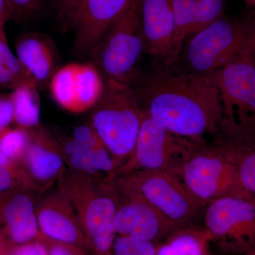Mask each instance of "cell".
<instances>
[{
    "instance_id": "obj_1",
    "label": "cell",
    "mask_w": 255,
    "mask_h": 255,
    "mask_svg": "<svg viewBox=\"0 0 255 255\" xmlns=\"http://www.w3.org/2000/svg\"><path fill=\"white\" fill-rule=\"evenodd\" d=\"M142 111L178 136L214 140L223 112L220 94L211 77L185 73L176 65H154L132 86Z\"/></svg>"
},
{
    "instance_id": "obj_15",
    "label": "cell",
    "mask_w": 255,
    "mask_h": 255,
    "mask_svg": "<svg viewBox=\"0 0 255 255\" xmlns=\"http://www.w3.org/2000/svg\"><path fill=\"white\" fill-rule=\"evenodd\" d=\"M41 195L34 191L21 190L0 198V239L16 247L41 236L36 205Z\"/></svg>"
},
{
    "instance_id": "obj_14",
    "label": "cell",
    "mask_w": 255,
    "mask_h": 255,
    "mask_svg": "<svg viewBox=\"0 0 255 255\" xmlns=\"http://www.w3.org/2000/svg\"><path fill=\"white\" fill-rule=\"evenodd\" d=\"M18 164L33 190L41 194L53 187L66 168L60 142L40 126L32 131L31 144Z\"/></svg>"
},
{
    "instance_id": "obj_20",
    "label": "cell",
    "mask_w": 255,
    "mask_h": 255,
    "mask_svg": "<svg viewBox=\"0 0 255 255\" xmlns=\"http://www.w3.org/2000/svg\"><path fill=\"white\" fill-rule=\"evenodd\" d=\"M227 0H172L175 33L174 51L177 61L188 37L207 27L224 15Z\"/></svg>"
},
{
    "instance_id": "obj_32",
    "label": "cell",
    "mask_w": 255,
    "mask_h": 255,
    "mask_svg": "<svg viewBox=\"0 0 255 255\" xmlns=\"http://www.w3.org/2000/svg\"><path fill=\"white\" fill-rule=\"evenodd\" d=\"M14 121V105L11 96H0V132L9 128Z\"/></svg>"
},
{
    "instance_id": "obj_19",
    "label": "cell",
    "mask_w": 255,
    "mask_h": 255,
    "mask_svg": "<svg viewBox=\"0 0 255 255\" xmlns=\"http://www.w3.org/2000/svg\"><path fill=\"white\" fill-rule=\"evenodd\" d=\"M15 49L23 68L38 88L44 90L57 70L58 53L54 42L45 33L28 32L18 37Z\"/></svg>"
},
{
    "instance_id": "obj_27",
    "label": "cell",
    "mask_w": 255,
    "mask_h": 255,
    "mask_svg": "<svg viewBox=\"0 0 255 255\" xmlns=\"http://www.w3.org/2000/svg\"><path fill=\"white\" fill-rule=\"evenodd\" d=\"M21 190L33 191L21 166L0 152V198Z\"/></svg>"
},
{
    "instance_id": "obj_24",
    "label": "cell",
    "mask_w": 255,
    "mask_h": 255,
    "mask_svg": "<svg viewBox=\"0 0 255 255\" xmlns=\"http://www.w3.org/2000/svg\"><path fill=\"white\" fill-rule=\"evenodd\" d=\"M78 63H71L57 69L50 79V93L64 110L75 114V87Z\"/></svg>"
},
{
    "instance_id": "obj_2",
    "label": "cell",
    "mask_w": 255,
    "mask_h": 255,
    "mask_svg": "<svg viewBox=\"0 0 255 255\" xmlns=\"http://www.w3.org/2000/svg\"><path fill=\"white\" fill-rule=\"evenodd\" d=\"M56 183L76 214L87 246L97 255H113L117 198L110 181L98 180L66 167Z\"/></svg>"
},
{
    "instance_id": "obj_12",
    "label": "cell",
    "mask_w": 255,
    "mask_h": 255,
    "mask_svg": "<svg viewBox=\"0 0 255 255\" xmlns=\"http://www.w3.org/2000/svg\"><path fill=\"white\" fill-rule=\"evenodd\" d=\"M60 145L68 169L98 180H107L115 174L112 155L88 121L75 127Z\"/></svg>"
},
{
    "instance_id": "obj_29",
    "label": "cell",
    "mask_w": 255,
    "mask_h": 255,
    "mask_svg": "<svg viewBox=\"0 0 255 255\" xmlns=\"http://www.w3.org/2000/svg\"><path fill=\"white\" fill-rule=\"evenodd\" d=\"M83 0H55L57 21L60 31L75 30Z\"/></svg>"
},
{
    "instance_id": "obj_37",
    "label": "cell",
    "mask_w": 255,
    "mask_h": 255,
    "mask_svg": "<svg viewBox=\"0 0 255 255\" xmlns=\"http://www.w3.org/2000/svg\"><path fill=\"white\" fill-rule=\"evenodd\" d=\"M6 33L4 31V25L0 23V38H6Z\"/></svg>"
},
{
    "instance_id": "obj_38",
    "label": "cell",
    "mask_w": 255,
    "mask_h": 255,
    "mask_svg": "<svg viewBox=\"0 0 255 255\" xmlns=\"http://www.w3.org/2000/svg\"><path fill=\"white\" fill-rule=\"evenodd\" d=\"M249 6L255 8V0H243Z\"/></svg>"
},
{
    "instance_id": "obj_35",
    "label": "cell",
    "mask_w": 255,
    "mask_h": 255,
    "mask_svg": "<svg viewBox=\"0 0 255 255\" xmlns=\"http://www.w3.org/2000/svg\"><path fill=\"white\" fill-rule=\"evenodd\" d=\"M11 20L14 17L9 3L7 0H0V23L4 25Z\"/></svg>"
},
{
    "instance_id": "obj_9",
    "label": "cell",
    "mask_w": 255,
    "mask_h": 255,
    "mask_svg": "<svg viewBox=\"0 0 255 255\" xmlns=\"http://www.w3.org/2000/svg\"><path fill=\"white\" fill-rule=\"evenodd\" d=\"M194 140L174 135L145 114L131 155L114 176L135 170H159L180 178Z\"/></svg>"
},
{
    "instance_id": "obj_22",
    "label": "cell",
    "mask_w": 255,
    "mask_h": 255,
    "mask_svg": "<svg viewBox=\"0 0 255 255\" xmlns=\"http://www.w3.org/2000/svg\"><path fill=\"white\" fill-rule=\"evenodd\" d=\"M105 80L95 64L78 63L75 87V114L92 110L105 91Z\"/></svg>"
},
{
    "instance_id": "obj_30",
    "label": "cell",
    "mask_w": 255,
    "mask_h": 255,
    "mask_svg": "<svg viewBox=\"0 0 255 255\" xmlns=\"http://www.w3.org/2000/svg\"><path fill=\"white\" fill-rule=\"evenodd\" d=\"M14 14L15 21L28 22L41 12L44 0H7Z\"/></svg>"
},
{
    "instance_id": "obj_6",
    "label": "cell",
    "mask_w": 255,
    "mask_h": 255,
    "mask_svg": "<svg viewBox=\"0 0 255 255\" xmlns=\"http://www.w3.org/2000/svg\"><path fill=\"white\" fill-rule=\"evenodd\" d=\"M124 187L147 201L177 228L196 225L205 205L180 178L164 171L135 170L114 176Z\"/></svg>"
},
{
    "instance_id": "obj_21",
    "label": "cell",
    "mask_w": 255,
    "mask_h": 255,
    "mask_svg": "<svg viewBox=\"0 0 255 255\" xmlns=\"http://www.w3.org/2000/svg\"><path fill=\"white\" fill-rule=\"evenodd\" d=\"M209 235L204 227L191 225L179 228L157 244V255H212Z\"/></svg>"
},
{
    "instance_id": "obj_36",
    "label": "cell",
    "mask_w": 255,
    "mask_h": 255,
    "mask_svg": "<svg viewBox=\"0 0 255 255\" xmlns=\"http://www.w3.org/2000/svg\"><path fill=\"white\" fill-rule=\"evenodd\" d=\"M0 255H14L12 251H8L6 243L0 239Z\"/></svg>"
},
{
    "instance_id": "obj_7",
    "label": "cell",
    "mask_w": 255,
    "mask_h": 255,
    "mask_svg": "<svg viewBox=\"0 0 255 255\" xmlns=\"http://www.w3.org/2000/svg\"><path fill=\"white\" fill-rule=\"evenodd\" d=\"M180 178L191 194L205 206L228 196H252L242 187L228 156L213 141H193Z\"/></svg>"
},
{
    "instance_id": "obj_31",
    "label": "cell",
    "mask_w": 255,
    "mask_h": 255,
    "mask_svg": "<svg viewBox=\"0 0 255 255\" xmlns=\"http://www.w3.org/2000/svg\"><path fill=\"white\" fill-rule=\"evenodd\" d=\"M44 244L48 249V255H84L76 245L67 244L43 237Z\"/></svg>"
},
{
    "instance_id": "obj_13",
    "label": "cell",
    "mask_w": 255,
    "mask_h": 255,
    "mask_svg": "<svg viewBox=\"0 0 255 255\" xmlns=\"http://www.w3.org/2000/svg\"><path fill=\"white\" fill-rule=\"evenodd\" d=\"M140 22L146 54L154 65H173L175 21L172 0H140Z\"/></svg>"
},
{
    "instance_id": "obj_25",
    "label": "cell",
    "mask_w": 255,
    "mask_h": 255,
    "mask_svg": "<svg viewBox=\"0 0 255 255\" xmlns=\"http://www.w3.org/2000/svg\"><path fill=\"white\" fill-rule=\"evenodd\" d=\"M26 85L36 84L10 49L6 37L0 38V87L14 90Z\"/></svg>"
},
{
    "instance_id": "obj_4",
    "label": "cell",
    "mask_w": 255,
    "mask_h": 255,
    "mask_svg": "<svg viewBox=\"0 0 255 255\" xmlns=\"http://www.w3.org/2000/svg\"><path fill=\"white\" fill-rule=\"evenodd\" d=\"M140 0H132L125 14L90 52L92 63L105 78L132 87L140 76L146 54L140 22Z\"/></svg>"
},
{
    "instance_id": "obj_33",
    "label": "cell",
    "mask_w": 255,
    "mask_h": 255,
    "mask_svg": "<svg viewBox=\"0 0 255 255\" xmlns=\"http://www.w3.org/2000/svg\"><path fill=\"white\" fill-rule=\"evenodd\" d=\"M12 251L14 255H48L44 243L36 241L14 247Z\"/></svg>"
},
{
    "instance_id": "obj_8",
    "label": "cell",
    "mask_w": 255,
    "mask_h": 255,
    "mask_svg": "<svg viewBox=\"0 0 255 255\" xmlns=\"http://www.w3.org/2000/svg\"><path fill=\"white\" fill-rule=\"evenodd\" d=\"M203 218V227L223 251L239 253L255 248V196L212 201L205 206Z\"/></svg>"
},
{
    "instance_id": "obj_34",
    "label": "cell",
    "mask_w": 255,
    "mask_h": 255,
    "mask_svg": "<svg viewBox=\"0 0 255 255\" xmlns=\"http://www.w3.org/2000/svg\"><path fill=\"white\" fill-rule=\"evenodd\" d=\"M246 18L248 31L246 51L255 64V11L247 16Z\"/></svg>"
},
{
    "instance_id": "obj_11",
    "label": "cell",
    "mask_w": 255,
    "mask_h": 255,
    "mask_svg": "<svg viewBox=\"0 0 255 255\" xmlns=\"http://www.w3.org/2000/svg\"><path fill=\"white\" fill-rule=\"evenodd\" d=\"M117 198L115 228L119 236L160 243L179 228L174 227L147 201L124 187L117 178L109 179Z\"/></svg>"
},
{
    "instance_id": "obj_26",
    "label": "cell",
    "mask_w": 255,
    "mask_h": 255,
    "mask_svg": "<svg viewBox=\"0 0 255 255\" xmlns=\"http://www.w3.org/2000/svg\"><path fill=\"white\" fill-rule=\"evenodd\" d=\"M32 131L16 127L8 128L0 132V152L10 160L19 164L31 144Z\"/></svg>"
},
{
    "instance_id": "obj_18",
    "label": "cell",
    "mask_w": 255,
    "mask_h": 255,
    "mask_svg": "<svg viewBox=\"0 0 255 255\" xmlns=\"http://www.w3.org/2000/svg\"><path fill=\"white\" fill-rule=\"evenodd\" d=\"M213 142L228 156L244 190L255 196V132L221 120Z\"/></svg>"
},
{
    "instance_id": "obj_23",
    "label": "cell",
    "mask_w": 255,
    "mask_h": 255,
    "mask_svg": "<svg viewBox=\"0 0 255 255\" xmlns=\"http://www.w3.org/2000/svg\"><path fill=\"white\" fill-rule=\"evenodd\" d=\"M36 85L18 87L10 93L14 105V121L16 127L33 130L40 125L41 100Z\"/></svg>"
},
{
    "instance_id": "obj_5",
    "label": "cell",
    "mask_w": 255,
    "mask_h": 255,
    "mask_svg": "<svg viewBox=\"0 0 255 255\" xmlns=\"http://www.w3.org/2000/svg\"><path fill=\"white\" fill-rule=\"evenodd\" d=\"M248 36L246 18L236 20L223 15L188 37L174 65L190 75L210 78L246 50Z\"/></svg>"
},
{
    "instance_id": "obj_28",
    "label": "cell",
    "mask_w": 255,
    "mask_h": 255,
    "mask_svg": "<svg viewBox=\"0 0 255 255\" xmlns=\"http://www.w3.org/2000/svg\"><path fill=\"white\" fill-rule=\"evenodd\" d=\"M113 255H157V244L132 236H117Z\"/></svg>"
},
{
    "instance_id": "obj_16",
    "label": "cell",
    "mask_w": 255,
    "mask_h": 255,
    "mask_svg": "<svg viewBox=\"0 0 255 255\" xmlns=\"http://www.w3.org/2000/svg\"><path fill=\"white\" fill-rule=\"evenodd\" d=\"M36 216L43 237L67 244L87 246L76 214L58 187L42 194L37 203Z\"/></svg>"
},
{
    "instance_id": "obj_3",
    "label": "cell",
    "mask_w": 255,
    "mask_h": 255,
    "mask_svg": "<svg viewBox=\"0 0 255 255\" xmlns=\"http://www.w3.org/2000/svg\"><path fill=\"white\" fill-rule=\"evenodd\" d=\"M105 80V91L88 122L108 149L117 171L131 155L145 113L132 87Z\"/></svg>"
},
{
    "instance_id": "obj_17",
    "label": "cell",
    "mask_w": 255,
    "mask_h": 255,
    "mask_svg": "<svg viewBox=\"0 0 255 255\" xmlns=\"http://www.w3.org/2000/svg\"><path fill=\"white\" fill-rule=\"evenodd\" d=\"M132 0H83L75 26L73 50L90 54L114 23L128 9Z\"/></svg>"
},
{
    "instance_id": "obj_10",
    "label": "cell",
    "mask_w": 255,
    "mask_h": 255,
    "mask_svg": "<svg viewBox=\"0 0 255 255\" xmlns=\"http://www.w3.org/2000/svg\"><path fill=\"white\" fill-rule=\"evenodd\" d=\"M211 78L219 91L223 120L255 132V64L246 50Z\"/></svg>"
}]
</instances>
